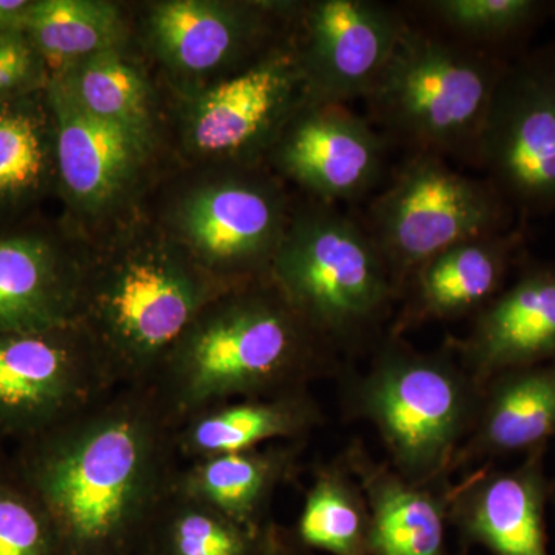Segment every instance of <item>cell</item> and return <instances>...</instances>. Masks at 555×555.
I'll list each match as a JSON object with an SVG mask.
<instances>
[{"instance_id":"obj_1","label":"cell","mask_w":555,"mask_h":555,"mask_svg":"<svg viewBox=\"0 0 555 555\" xmlns=\"http://www.w3.org/2000/svg\"><path fill=\"white\" fill-rule=\"evenodd\" d=\"M177 423L152 386H122L22 441L14 469L49 514L60 555H127L175 489Z\"/></svg>"},{"instance_id":"obj_2","label":"cell","mask_w":555,"mask_h":555,"mask_svg":"<svg viewBox=\"0 0 555 555\" xmlns=\"http://www.w3.org/2000/svg\"><path fill=\"white\" fill-rule=\"evenodd\" d=\"M347 364L266 278L208 302L167 352L149 386L179 426L228 401L338 378Z\"/></svg>"},{"instance_id":"obj_3","label":"cell","mask_w":555,"mask_h":555,"mask_svg":"<svg viewBox=\"0 0 555 555\" xmlns=\"http://www.w3.org/2000/svg\"><path fill=\"white\" fill-rule=\"evenodd\" d=\"M369 356L366 366L347 364L338 377L343 418L374 427L387 463L412 483L451 481L483 387L448 345L425 352L387 332Z\"/></svg>"},{"instance_id":"obj_4","label":"cell","mask_w":555,"mask_h":555,"mask_svg":"<svg viewBox=\"0 0 555 555\" xmlns=\"http://www.w3.org/2000/svg\"><path fill=\"white\" fill-rule=\"evenodd\" d=\"M228 291L177 241L141 236L82 261L78 323L118 387L150 385L189 324Z\"/></svg>"},{"instance_id":"obj_5","label":"cell","mask_w":555,"mask_h":555,"mask_svg":"<svg viewBox=\"0 0 555 555\" xmlns=\"http://www.w3.org/2000/svg\"><path fill=\"white\" fill-rule=\"evenodd\" d=\"M269 278L310 331L345 361L374 349L400 302L366 228L321 201L292 211Z\"/></svg>"},{"instance_id":"obj_6","label":"cell","mask_w":555,"mask_h":555,"mask_svg":"<svg viewBox=\"0 0 555 555\" xmlns=\"http://www.w3.org/2000/svg\"><path fill=\"white\" fill-rule=\"evenodd\" d=\"M509 57L409 22L367 94L369 120L414 153L477 167L486 118Z\"/></svg>"},{"instance_id":"obj_7","label":"cell","mask_w":555,"mask_h":555,"mask_svg":"<svg viewBox=\"0 0 555 555\" xmlns=\"http://www.w3.org/2000/svg\"><path fill=\"white\" fill-rule=\"evenodd\" d=\"M513 208L491 181L466 177L429 153H412L372 199L364 224L401 299L427 259L462 241L511 229Z\"/></svg>"},{"instance_id":"obj_8","label":"cell","mask_w":555,"mask_h":555,"mask_svg":"<svg viewBox=\"0 0 555 555\" xmlns=\"http://www.w3.org/2000/svg\"><path fill=\"white\" fill-rule=\"evenodd\" d=\"M115 389L104 357L78 321L0 335V438L31 440Z\"/></svg>"},{"instance_id":"obj_9","label":"cell","mask_w":555,"mask_h":555,"mask_svg":"<svg viewBox=\"0 0 555 555\" xmlns=\"http://www.w3.org/2000/svg\"><path fill=\"white\" fill-rule=\"evenodd\" d=\"M477 167L521 217L555 211V46L507 65L486 118Z\"/></svg>"},{"instance_id":"obj_10","label":"cell","mask_w":555,"mask_h":555,"mask_svg":"<svg viewBox=\"0 0 555 555\" xmlns=\"http://www.w3.org/2000/svg\"><path fill=\"white\" fill-rule=\"evenodd\" d=\"M292 211L266 175H230L190 190L171 217L173 240L219 283L235 288L269 278Z\"/></svg>"},{"instance_id":"obj_11","label":"cell","mask_w":555,"mask_h":555,"mask_svg":"<svg viewBox=\"0 0 555 555\" xmlns=\"http://www.w3.org/2000/svg\"><path fill=\"white\" fill-rule=\"evenodd\" d=\"M305 102L297 43L283 42L192 101L185 113V142L207 158L254 164L268 156Z\"/></svg>"},{"instance_id":"obj_12","label":"cell","mask_w":555,"mask_h":555,"mask_svg":"<svg viewBox=\"0 0 555 555\" xmlns=\"http://www.w3.org/2000/svg\"><path fill=\"white\" fill-rule=\"evenodd\" d=\"M298 20L306 94L317 104L366 100L409 25L396 7L372 0H317Z\"/></svg>"},{"instance_id":"obj_13","label":"cell","mask_w":555,"mask_h":555,"mask_svg":"<svg viewBox=\"0 0 555 555\" xmlns=\"http://www.w3.org/2000/svg\"><path fill=\"white\" fill-rule=\"evenodd\" d=\"M387 138L341 104L305 102L268 153L281 177L321 203L363 199L382 184Z\"/></svg>"},{"instance_id":"obj_14","label":"cell","mask_w":555,"mask_h":555,"mask_svg":"<svg viewBox=\"0 0 555 555\" xmlns=\"http://www.w3.org/2000/svg\"><path fill=\"white\" fill-rule=\"evenodd\" d=\"M547 448L521 455L511 467L485 465L449 488V525L460 545L483 546L492 555H551L546 511L553 478Z\"/></svg>"},{"instance_id":"obj_15","label":"cell","mask_w":555,"mask_h":555,"mask_svg":"<svg viewBox=\"0 0 555 555\" xmlns=\"http://www.w3.org/2000/svg\"><path fill=\"white\" fill-rule=\"evenodd\" d=\"M297 5L273 3L167 0L150 10L145 36L167 67L184 75L254 64L270 46L273 20Z\"/></svg>"},{"instance_id":"obj_16","label":"cell","mask_w":555,"mask_h":555,"mask_svg":"<svg viewBox=\"0 0 555 555\" xmlns=\"http://www.w3.org/2000/svg\"><path fill=\"white\" fill-rule=\"evenodd\" d=\"M444 345L481 387L502 372L555 360V262H526L465 337Z\"/></svg>"},{"instance_id":"obj_17","label":"cell","mask_w":555,"mask_h":555,"mask_svg":"<svg viewBox=\"0 0 555 555\" xmlns=\"http://www.w3.org/2000/svg\"><path fill=\"white\" fill-rule=\"evenodd\" d=\"M524 244L521 228L509 229L462 241L427 259L409 278L390 334L403 337L423 324L476 317L506 287Z\"/></svg>"},{"instance_id":"obj_18","label":"cell","mask_w":555,"mask_h":555,"mask_svg":"<svg viewBox=\"0 0 555 555\" xmlns=\"http://www.w3.org/2000/svg\"><path fill=\"white\" fill-rule=\"evenodd\" d=\"M46 91L62 192L80 210L112 207L133 184L150 142L89 115L54 79Z\"/></svg>"},{"instance_id":"obj_19","label":"cell","mask_w":555,"mask_h":555,"mask_svg":"<svg viewBox=\"0 0 555 555\" xmlns=\"http://www.w3.org/2000/svg\"><path fill=\"white\" fill-rule=\"evenodd\" d=\"M339 459L357 478L371 511L366 555H449L451 481L416 485L377 460L360 440Z\"/></svg>"},{"instance_id":"obj_20","label":"cell","mask_w":555,"mask_h":555,"mask_svg":"<svg viewBox=\"0 0 555 555\" xmlns=\"http://www.w3.org/2000/svg\"><path fill=\"white\" fill-rule=\"evenodd\" d=\"M555 440V360L502 372L481 389L476 426L456 452L451 477L494 465Z\"/></svg>"},{"instance_id":"obj_21","label":"cell","mask_w":555,"mask_h":555,"mask_svg":"<svg viewBox=\"0 0 555 555\" xmlns=\"http://www.w3.org/2000/svg\"><path fill=\"white\" fill-rule=\"evenodd\" d=\"M82 259L36 232L0 235V335L78 321Z\"/></svg>"},{"instance_id":"obj_22","label":"cell","mask_w":555,"mask_h":555,"mask_svg":"<svg viewBox=\"0 0 555 555\" xmlns=\"http://www.w3.org/2000/svg\"><path fill=\"white\" fill-rule=\"evenodd\" d=\"M323 425V408L310 387L241 398L204 409L182 422L177 429L178 455L190 463L275 441H306Z\"/></svg>"},{"instance_id":"obj_23","label":"cell","mask_w":555,"mask_h":555,"mask_svg":"<svg viewBox=\"0 0 555 555\" xmlns=\"http://www.w3.org/2000/svg\"><path fill=\"white\" fill-rule=\"evenodd\" d=\"M306 441H275L248 451L185 463L175 489L214 507L248 531L261 532L272 518L273 496L297 474Z\"/></svg>"},{"instance_id":"obj_24","label":"cell","mask_w":555,"mask_h":555,"mask_svg":"<svg viewBox=\"0 0 555 555\" xmlns=\"http://www.w3.org/2000/svg\"><path fill=\"white\" fill-rule=\"evenodd\" d=\"M57 179L47 91L0 102V217L42 198Z\"/></svg>"},{"instance_id":"obj_25","label":"cell","mask_w":555,"mask_h":555,"mask_svg":"<svg viewBox=\"0 0 555 555\" xmlns=\"http://www.w3.org/2000/svg\"><path fill=\"white\" fill-rule=\"evenodd\" d=\"M25 35L54 75L94 54L122 50L127 28L109 2L35 0Z\"/></svg>"},{"instance_id":"obj_26","label":"cell","mask_w":555,"mask_h":555,"mask_svg":"<svg viewBox=\"0 0 555 555\" xmlns=\"http://www.w3.org/2000/svg\"><path fill=\"white\" fill-rule=\"evenodd\" d=\"M294 534L310 551L367 554L371 511L363 489L339 455L313 470Z\"/></svg>"},{"instance_id":"obj_27","label":"cell","mask_w":555,"mask_h":555,"mask_svg":"<svg viewBox=\"0 0 555 555\" xmlns=\"http://www.w3.org/2000/svg\"><path fill=\"white\" fill-rule=\"evenodd\" d=\"M94 118L152 141V90L120 51H105L50 76Z\"/></svg>"},{"instance_id":"obj_28","label":"cell","mask_w":555,"mask_h":555,"mask_svg":"<svg viewBox=\"0 0 555 555\" xmlns=\"http://www.w3.org/2000/svg\"><path fill=\"white\" fill-rule=\"evenodd\" d=\"M415 5L441 35L502 56L554 10L553 2L540 0H427Z\"/></svg>"},{"instance_id":"obj_29","label":"cell","mask_w":555,"mask_h":555,"mask_svg":"<svg viewBox=\"0 0 555 555\" xmlns=\"http://www.w3.org/2000/svg\"><path fill=\"white\" fill-rule=\"evenodd\" d=\"M261 534L173 489L144 546L155 555H254Z\"/></svg>"},{"instance_id":"obj_30","label":"cell","mask_w":555,"mask_h":555,"mask_svg":"<svg viewBox=\"0 0 555 555\" xmlns=\"http://www.w3.org/2000/svg\"><path fill=\"white\" fill-rule=\"evenodd\" d=\"M0 555H60L49 514L14 469L0 456Z\"/></svg>"},{"instance_id":"obj_31","label":"cell","mask_w":555,"mask_h":555,"mask_svg":"<svg viewBox=\"0 0 555 555\" xmlns=\"http://www.w3.org/2000/svg\"><path fill=\"white\" fill-rule=\"evenodd\" d=\"M50 76L25 33H0V102L46 91Z\"/></svg>"},{"instance_id":"obj_32","label":"cell","mask_w":555,"mask_h":555,"mask_svg":"<svg viewBox=\"0 0 555 555\" xmlns=\"http://www.w3.org/2000/svg\"><path fill=\"white\" fill-rule=\"evenodd\" d=\"M254 555H312L298 542L292 529L270 520L262 529L261 540Z\"/></svg>"},{"instance_id":"obj_33","label":"cell","mask_w":555,"mask_h":555,"mask_svg":"<svg viewBox=\"0 0 555 555\" xmlns=\"http://www.w3.org/2000/svg\"><path fill=\"white\" fill-rule=\"evenodd\" d=\"M35 0H0V33H25Z\"/></svg>"},{"instance_id":"obj_34","label":"cell","mask_w":555,"mask_h":555,"mask_svg":"<svg viewBox=\"0 0 555 555\" xmlns=\"http://www.w3.org/2000/svg\"><path fill=\"white\" fill-rule=\"evenodd\" d=\"M127 555H155V554H153L152 551L149 550V547L142 546L141 550L133 551V553H130Z\"/></svg>"},{"instance_id":"obj_35","label":"cell","mask_w":555,"mask_h":555,"mask_svg":"<svg viewBox=\"0 0 555 555\" xmlns=\"http://www.w3.org/2000/svg\"><path fill=\"white\" fill-rule=\"evenodd\" d=\"M551 505L555 507V478L553 480V486H551Z\"/></svg>"},{"instance_id":"obj_36","label":"cell","mask_w":555,"mask_h":555,"mask_svg":"<svg viewBox=\"0 0 555 555\" xmlns=\"http://www.w3.org/2000/svg\"><path fill=\"white\" fill-rule=\"evenodd\" d=\"M456 555H469V547L465 545H460L459 554Z\"/></svg>"},{"instance_id":"obj_37","label":"cell","mask_w":555,"mask_h":555,"mask_svg":"<svg viewBox=\"0 0 555 555\" xmlns=\"http://www.w3.org/2000/svg\"><path fill=\"white\" fill-rule=\"evenodd\" d=\"M554 11H555V3H554Z\"/></svg>"}]
</instances>
